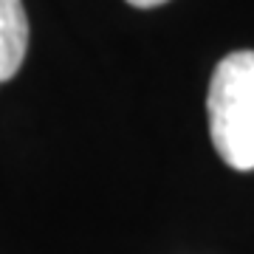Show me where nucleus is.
Segmentation results:
<instances>
[{
	"label": "nucleus",
	"instance_id": "nucleus-1",
	"mask_svg": "<svg viewBox=\"0 0 254 254\" xmlns=\"http://www.w3.org/2000/svg\"><path fill=\"white\" fill-rule=\"evenodd\" d=\"M206 110L218 155L232 170H254V51H235L218 63Z\"/></svg>",
	"mask_w": 254,
	"mask_h": 254
},
{
	"label": "nucleus",
	"instance_id": "nucleus-3",
	"mask_svg": "<svg viewBox=\"0 0 254 254\" xmlns=\"http://www.w3.org/2000/svg\"><path fill=\"white\" fill-rule=\"evenodd\" d=\"M130 6H136V9H155V6H161L167 0H127Z\"/></svg>",
	"mask_w": 254,
	"mask_h": 254
},
{
	"label": "nucleus",
	"instance_id": "nucleus-2",
	"mask_svg": "<svg viewBox=\"0 0 254 254\" xmlns=\"http://www.w3.org/2000/svg\"><path fill=\"white\" fill-rule=\"evenodd\" d=\"M28 48V17L23 0H0V82L17 76Z\"/></svg>",
	"mask_w": 254,
	"mask_h": 254
}]
</instances>
